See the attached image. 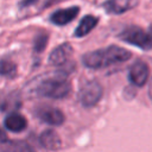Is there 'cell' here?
Segmentation results:
<instances>
[{
  "label": "cell",
  "mask_w": 152,
  "mask_h": 152,
  "mask_svg": "<svg viewBox=\"0 0 152 152\" xmlns=\"http://www.w3.org/2000/svg\"><path fill=\"white\" fill-rule=\"evenodd\" d=\"M132 53L120 46L110 45L103 49L87 52L82 56V63L89 69H102L109 65L126 62L131 58Z\"/></svg>",
  "instance_id": "6da1fadb"
},
{
  "label": "cell",
  "mask_w": 152,
  "mask_h": 152,
  "mask_svg": "<svg viewBox=\"0 0 152 152\" xmlns=\"http://www.w3.org/2000/svg\"><path fill=\"white\" fill-rule=\"evenodd\" d=\"M71 90L70 82L65 78V76H52L43 80L38 83L36 88V93L38 96L48 97V99H63L69 95Z\"/></svg>",
  "instance_id": "7a4b0ae2"
},
{
  "label": "cell",
  "mask_w": 152,
  "mask_h": 152,
  "mask_svg": "<svg viewBox=\"0 0 152 152\" xmlns=\"http://www.w3.org/2000/svg\"><path fill=\"white\" fill-rule=\"evenodd\" d=\"M120 39L132 44L134 46H138L142 50H150L152 48V37L145 32L141 27L138 26H128L125 30H122L119 34Z\"/></svg>",
  "instance_id": "3957f363"
},
{
  "label": "cell",
  "mask_w": 152,
  "mask_h": 152,
  "mask_svg": "<svg viewBox=\"0 0 152 152\" xmlns=\"http://www.w3.org/2000/svg\"><path fill=\"white\" fill-rule=\"evenodd\" d=\"M102 94H103L102 86L97 81H89L80 89L78 99L83 107L90 108L94 107L101 100Z\"/></svg>",
  "instance_id": "277c9868"
},
{
  "label": "cell",
  "mask_w": 152,
  "mask_h": 152,
  "mask_svg": "<svg viewBox=\"0 0 152 152\" xmlns=\"http://www.w3.org/2000/svg\"><path fill=\"white\" fill-rule=\"evenodd\" d=\"M34 113L39 120L52 126H61L65 120L63 112L52 106H46V104L39 106L38 108H36Z\"/></svg>",
  "instance_id": "5b68a950"
},
{
  "label": "cell",
  "mask_w": 152,
  "mask_h": 152,
  "mask_svg": "<svg viewBox=\"0 0 152 152\" xmlns=\"http://www.w3.org/2000/svg\"><path fill=\"white\" fill-rule=\"evenodd\" d=\"M148 76H150V69L147 64L140 59L135 61L128 70V78L131 83L137 87L145 86L148 80Z\"/></svg>",
  "instance_id": "8992f818"
},
{
  "label": "cell",
  "mask_w": 152,
  "mask_h": 152,
  "mask_svg": "<svg viewBox=\"0 0 152 152\" xmlns=\"http://www.w3.org/2000/svg\"><path fill=\"white\" fill-rule=\"evenodd\" d=\"M139 0H107L103 2V8L109 14H121L135 7Z\"/></svg>",
  "instance_id": "52a82bcc"
},
{
  "label": "cell",
  "mask_w": 152,
  "mask_h": 152,
  "mask_svg": "<svg viewBox=\"0 0 152 152\" xmlns=\"http://www.w3.org/2000/svg\"><path fill=\"white\" fill-rule=\"evenodd\" d=\"M80 12V8L76 7V6H71V7H68V8H62V10H58L56 12H53L50 17V20L51 23H53L55 25H65V24H69L70 21H72L77 14Z\"/></svg>",
  "instance_id": "ba28073f"
},
{
  "label": "cell",
  "mask_w": 152,
  "mask_h": 152,
  "mask_svg": "<svg viewBox=\"0 0 152 152\" xmlns=\"http://www.w3.org/2000/svg\"><path fill=\"white\" fill-rule=\"evenodd\" d=\"M71 53H72V48L69 43L61 44L55 50H52V52L49 56V62L53 65H62L68 61Z\"/></svg>",
  "instance_id": "9c48e42d"
},
{
  "label": "cell",
  "mask_w": 152,
  "mask_h": 152,
  "mask_svg": "<svg viewBox=\"0 0 152 152\" xmlns=\"http://www.w3.org/2000/svg\"><path fill=\"white\" fill-rule=\"evenodd\" d=\"M39 141H40V145L49 151H57L62 145L59 135L53 129L44 131L39 137Z\"/></svg>",
  "instance_id": "30bf717a"
},
{
  "label": "cell",
  "mask_w": 152,
  "mask_h": 152,
  "mask_svg": "<svg viewBox=\"0 0 152 152\" xmlns=\"http://www.w3.org/2000/svg\"><path fill=\"white\" fill-rule=\"evenodd\" d=\"M4 125H5V127H6L8 131L19 133V132L24 131V129L27 127V121H26V119H25L21 114L12 113V114H8V115L5 118Z\"/></svg>",
  "instance_id": "8fae6325"
},
{
  "label": "cell",
  "mask_w": 152,
  "mask_h": 152,
  "mask_svg": "<svg viewBox=\"0 0 152 152\" xmlns=\"http://www.w3.org/2000/svg\"><path fill=\"white\" fill-rule=\"evenodd\" d=\"M97 21H99V19H97L96 17L90 15V14H89V15H86V17L80 21L77 28L75 30V37L81 38V37L87 36V34L97 25Z\"/></svg>",
  "instance_id": "7c38bea8"
},
{
  "label": "cell",
  "mask_w": 152,
  "mask_h": 152,
  "mask_svg": "<svg viewBox=\"0 0 152 152\" xmlns=\"http://www.w3.org/2000/svg\"><path fill=\"white\" fill-rule=\"evenodd\" d=\"M2 152H36L34 148L25 141H6L2 146Z\"/></svg>",
  "instance_id": "4fadbf2b"
},
{
  "label": "cell",
  "mask_w": 152,
  "mask_h": 152,
  "mask_svg": "<svg viewBox=\"0 0 152 152\" xmlns=\"http://www.w3.org/2000/svg\"><path fill=\"white\" fill-rule=\"evenodd\" d=\"M17 74V65L11 59L2 58L0 59V76L14 77Z\"/></svg>",
  "instance_id": "5bb4252c"
},
{
  "label": "cell",
  "mask_w": 152,
  "mask_h": 152,
  "mask_svg": "<svg viewBox=\"0 0 152 152\" xmlns=\"http://www.w3.org/2000/svg\"><path fill=\"white\" fill-rule=\"evenodd\" d=\"M48 44V34L45 33H39L36 38H34V43H33V49L36 52H42L44 51V49L46 48Z\"/></svg>",
  "instance_id": "9a60e30c"
},
{
  "label": "cell",
  "mask_w": 152,
  "mask_h": 152,
  "mask_svg": "<svg viewBox=\"0 0 152 152\" xmlns=\"http://www.w3.org/2000/svg\"><path fill=\"white\" fill-rule=\"evenodd\" d=\"M34 1H37V0H23V1L20 2V6H21V7H25V6H30V5H32Z\"/></svg>",
  "instance_id": "2e32d148"
},
{
  "label": "cell",
  "mask_w": 152,
  "mask_h": 152,
  "mask_svg": "<svg viewBox=\"0 0 152 152\" xmlns=\"http://www.w3.org/2000/svg\"><path fill=\"white\" fill-rule=\"evenodd\" d=\"M6 141H7V135L0 129V142L4 144V142H6Z\"/></svg>",
  "instance_id": "e0dca14e"
},
{
  "label": "cell",
  "mask_w": 152,
  "mask_h": 152,
  "mask_svg": "<svg viewBox=\"0 0 152 152\" xmlns=\"http://www.w3.org/2000/svg\"><path fill=\"white\" fill-rule=\"evenodd\" d=\"M150 97H151V100H152V80H151V83H150Z\"/></svg>",
  "instance_id": "ac0fdd59"
}]
</instances>
